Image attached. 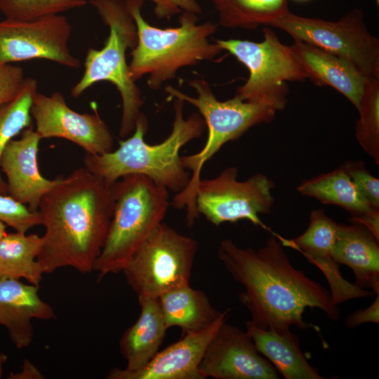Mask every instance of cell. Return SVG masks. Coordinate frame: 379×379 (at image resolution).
<instances>
[{
	"label": "cell",
	"instance_id": "cell-31",
	"mask_svg": "<svg viewBox=\"0 0 379 379\" xmlns=\"http://www.w3.org/2000/svg\"><path fill=\"white\" fill-rule=\"evenodd\" d=\"M25 79L22 67L11 63L0 65V107L18 96Z\"/></svg>",
	"mask_w": 379,
	"mask_h": 379
},
{
	"label": "cell",
	"instance_id": "cell-38",
	"mask_svg": "<svg viewBox=\"0 0 379 379\" xmlns=\"http://www.w3.org/2000/svg\"><path fill=\"white\" fill-rule=\"evenodd\" d=\"M378 7H379V0H375Z\"/></svg>",
	"mask_w": 379,
	"mask_h": 379
},
{
	"label": "cell",
	"instance_id": "cell-11",
	"mask_svg": "<svg viewBox=\"0 0 379 379\" xmlns=\"http://www.w3.org/2000/svg\"><path fill=\"white\" fill-rule=\"evenodd\" d=\"M237 177V168L230 166L213 178L201 179L196 192L199 215L215 226L246 220L265 229L260 215L272 211L274 182L262 173L244 181Z\"/></svg>",
	"mask_w": 379,
	"mask_h": 379
},
{
	"label": "cell",
	"instance_id": "cell-19",
	"mask_svg": "<svg viewBox=\"0 0 379 379\" xmlns=\"http://www.w3.org/2000/svg\"><path fill=\"white\" fill-rule=\"evenodd\" d=\"M378 241L360 224H339L333 251L335 260L353 272L354 284L361 288H371L376 295L379 294Z\"/></svg>",
	"mask_w": 379,
	"mask_h": 379
},
{
	"label": "cell",
	"instance_id": "cell-35",
	"mask_svg": "<svg viewBox=\"0 0 379 379\" xmlns=\"http://www.w3.org/2000/svg\"><path fill=\"white\" fill-rule=\"evenodd\" d=\"M8 360V357L6 354L0 352V378H1L4 373V366Z\"/></svg>",
	"mask_w": 379,
	"mask_h": 379
},
{
	"label": "cell",
	"instance_id": "cell-13",
	"mask_svg": "<svg viewBox=\"0 0 379 379\" xmlns=\"http://www.w3.org/2000/svg\"><path fill=\"white\" fill-rule=\"evenodd\" d=\"M31 115L35 121V131L41 139H66L89 154L113 150L114 136L99 114L96 112L88 114L73 110L60 92L49 96L36 92Z\"/></svg>",
	"mask_w": 379,
	"mask_h": 379
},
{
	"label": "cell",
	"instance_id": "cell-24",
	"mask_svg": "<svg viewBox=\"0 0 379 379\" xmlns=\"http://www.w3.org/2000/svg\"><path fill=\"white\" fill-rule=\"evenodd\" d=\"M41 244L36 234L6 233L0 241V279H23L39 286L44 274L37 260Z\"/></svg>",
	"mask_w": 379,
	"mask_h": 379
},
{
	"label": "cell",
	"instance_id": "cell-30",
	"mask_svg": "<svg viewBox=\"0 0 379 379\" xmlns=\"http://www.w3.org/2000/svg\"><path fill=\"white\" fill-rule=\"evenodd\" d=\"M342 166L372 205L379 208V180L366 168L362 161H347Z\"/></svg>",
	"mask_w": 379,
	"mask_h": 379
},
{
	"label": "cell",
	"instance_id": "cell-2",
	"mask_svg": "<svg viewBox=\"0 0 379 379\" xmlns=\"http://www.w3.org/2000/svg\"><path fill=\"white\" fill-rule=\"evenodd\" d=\"M109 185L84 168L74 171L41 198L38 211L45 227L37 260L44 274L70 267L93 271L113 215Z\"/></svg>",
	"mask_w": 379,
	"mask_h": 379
},
{
	"label": "cell",
	"instance_id": "cell-12",
	"mask_svg": "<svg viewBox=\"0 0 379 379\" xmlns=\"http://www.w3.org/2000/svg\"><path fill=\"white\" fill-rule=\"evenodd\" d=\"M72 27L60 14L33 20L0 21V65L44 59L77 69L80 61L68 47Z\"/></svg>",
	"mask_w": 379,
	"mask_h": 379
},
{
	"label": "cell",
	"instance_id": "cell-32",
	"mask_svg": "<svg viewBox=\"0 0 379 379\" xmlns=\"http://www.w3.org/2000/svg\"><path fill=\"white\" fill-rule=\"evenodd\" d=\"M154 4V13L159 20H170L182 13L199 15L202 9L199 0H149Z\"/></svg>",
	"mask_w": 379,
	"mask_h": 379
},
{
	"label": "cell",
	"instance_id": "cell-5",
	"mask_svg": "<svg viewBox=\"0 0 379 379\" xmlns=\"http://www.w3.org/2000/svg\"><path fill=\"white\" fill-rule=\"evenodd\" d=\"M188 82L196 91V97L188 95L171 85L164 89L172 98L194 106L208 129V138L204 147L195 154L181 156L184 168L191 171L190 178L187 187L177 193L171 201V206L177 209L185 208L187 223L192 226L199 216L196 206V192L204 166L225 144L238 139L256 125L271 122L277 112L261 104L244 101L237 95L220 101L215 98L209 84L202 78L193 79Z\"/></svg>",
	"mask_w": 379,
	"mask_h": 379
},
{
	"label": "cell",
	"instance_id": "cell-18",
	"mask_svg": "<svg viewBox=\"0 0 379 379\" xmlns=\"http://www.w3.org/2000/svg\"><path fill=\"white\" fill-rule=\"evenodd\" d=\"M287 47L307 79L335 88L358 109L367 78L352 64L304 41H294Z\"/></svg>",
	"mask_w": 379,
	"mask_h": 379
},
{
	"label": "cell",
	"instance_id": "cell-34",
	"mask_svg": "<svg viewBox=\"0 0 379 379\" xmlns=\"http://www.w3.org/2000/svg\"><path fill=\"white\" fill-rule=\"evenodd\" d=\"M44 375L40 370L27 359H24L22 368L20 372L11 373L8 379H42Z\"/></svg>",
	"mask_w": 379,
	"mask_h": 379
},
{
	"label": "cell",
	"instance_id": "cell-14",
	"mask_svg": "<svg viewBox=\"0 0 379 379\" xmlns=\"http://www.w3.org/2000/svg\"><path fill=\"white\" fill-rule=\"evenodd\" d=\"M203 379H277V369L239 328L222 323L209 342L199 366Z\"/></svg>",
	"mask_w": 379,
	"mask_h": 379
},
{
	"label": "cell",
	"instance_id": "cell-22",
	"mask_svg": "<svg viewBox=\"0 0 379 379\" xmlns=\"http://www.w3.org/2000/svg\"><path fill=\"white\" fill-rule=\"evenodd\" d=\"M158 299L167 328L179 327L183 334L208 327L223 312L213 307L203 291L190 284L170 291Z\"/></svg>",
	"mask_w": 379,
	"mask_h": 379
},
{
	"label": "cell",
	"instance_id": "cell-37",
	"mask_svg": "<svg viewBox=\"0 0 379 379\" xmlns=\"http://www.w3.org/2000/svg\"><path fill=\"white\" fill-rule=\"evenodd\" d=\"M295 1H298V2H307V1H309L310 0H294Z\"/></svg>",
	"mask_w": 379,
	"mask_h": 379
},
{
	"label": "cell",
	"instance_id": "cell-1",
	"mask_svg": "<svg viewBox=\"0 0 379 379\" xmlns=\"http://www.w3.org/2000/svg\"><path fill=\"white\" fill-rule=\"evenodd\" d=\"M218 255L244 287L239 299L255 326L277 331H289L291 326L305 330L310 326L303 319L307 307L318 308L333 321L339 318L340 310L329 291L292 265L277 236L271 235L258 250L225 239Z\"/></svg>",
	"mask_w": 379,
	"mask_h": 379
},
{
	"label": "cell",
	"instance_id": "cell-16",
	"mask_svg": "<svg viewBox=\"0 0 379 379\" xmlns=\"http://www.w3.org/2000/svg\"><path fill=\"white\" fill-rule=\"evenodd\" d=\"M41 140L30 126L18 140H11L0 159V171L6 177L7 194L28 208L37 212L43 196L61 179L48 180L41 175L38 165L39 145Z\"/></svg>",
	"mask_w": 379,
	"mask_h": 379
},
{
	"label": "cell",
	"instance_id": "cell-6",
	"mask_svg": "<svg viewBox=\"0 0 379 379\" xmlns=\"http://www.w3.org/2000/svg\"><path fill=\"white\" fill-rule=\"evenodd\" d=\"M114 208L104 246L93 271L98 281L122 272L171 206L168 190L140 174L127 175L112 184Z\"/></svg>",
	"mask_w": 379,
	"mask_h": 379
},
{
	"label": "cell",
	"instance_id": "cell-21",
	"mask_svg": "<svg viewBox=\"0 0 379 379\" xmlns=\"http://www.w3.org/2000/svg\"><path fill=\"white\" fill-rule=\"evenodd\" d=\"M246 332L258 352L263 355L286 379H321L303 354L297 335L289 331L263 329L250 320L246 322Z\"/></svg>",
	"mask_w": 379,
	"mask_h": 379
},
{
	"label": "cell",
	"instance_id": "cell-4",
	"mask_svg": "<svg viewBox=\"0 0 379 379\" xmlns=\"http://www.w3.org/2000/svg\"><path fill=\"white\" fill-rule=\"evenodd\" d=\"M125 1L138 33V43L128 64L129 75L134 81L147 76L149 88L158 90L175 78L181 68L214 61L223 51L210 39L217 32L216 24L211 21L199 23L198 15L182 13L178 26L159 28L142 17L144 0Z\"/></svg>",
	"mask_w": 379,
	"mask_h": 379
},
{
	"label": "cell",
	"instance_id": "cell-36",
	"mask_svg": "<svg viewBox=\"0 0 379 379\" xmlns=\"http://www.w3.org/2000/svg\"><path fill=\"white\" fill-rule=\"evenodd\" d=\"M6 226L7 225L5 223L0 221V241L2 239V238L6 234Z\"/></svg>",
	"mask_w": 379,
	"mask_h": 379
},
{
	"label": "cell",
	"instance_id": "cell-7",
	"mask_svg": "<svg viewBox=\"0 0 379 379\" xmlns=\"http://www.w3.org/2000/svg\"><path fill=\"white\" fill-rule=\"evenodd\" d=\"M89 3L109 27V35L102 48L88 49L83 77L72 88L71 95L77 98L98 82L112 83L121 99L119 135L125 138L133 132L144 104L139 87L130 77L126 58V51L137 45L136 26L125 1L89 0Z\"/></svg>",
	"mask_w": 379,
	"mask_h": 379
},
{
	"label": "cell",
	"instance_id": "cell-8",
	"mask_svg": "<svg viewBox=\"0 0 379 379\" xmlns=\"http://www.w3.org/2000/svg\"><path fill=\"white\" fill-rule=\"evenodd\" d=\"M263 39L255 42L241 39H215L248 70L249 77L235 95L244 101L261 104L277 112L287 105V82L304 81L305 73L268 26L262 28Z\"/></svg>",
	"mask_w": 379,
	"mask_h": 379
},
{
	"label": "cell",
	"instance_id": "cell-26",
	"mask_svg": "<svg viewBox=\"0 0 379 379\" xmlns=\"http://www.w3.org/2000/svg\"><path fill=\"white\" fill-rule=\"evenodd\" d=\"M36 92V80L26 78L18 96L0 107V159L8 142L24 129L32 125L31 107ZM0 194L8 195L6 183L1 174Z\"/></svg>",
	"mask_w": 379,
	"mask_h": 379
},
{
	"label": "cell",
	"instance_id": "cell-27",
	"mask_svg": "<svg viewBox=\"0 0 379 379\" xmlns=\"http://www.w3.org/2000/svg\"><path fill=\"white\" fill-rule=\"evenodd\" d=\"M355 137L365 152L379 164V78L367 79L358 108Z\"/></svg>",
	"mask_w": 379,
	"mask_h": 379
},
{
	"label": "cell",
	"instance_id": "cell-10",
	"mask_svg": "<svg viewBox=\"0 0 379 379\" xmlns=\"http://www.w3.org/2000/svg\"><path fill=\"white\" fill-rule=\"evenodd\" d=\"M268 27L281 29L294 41L309 43L348 61L367 79L379 78V39L368 31L359 8L338 21L289 12Z\"/></svg>",
	"mask_w": 379,
	"mask_h": 379
},
{
	"label": "cell",
	"instance_id": "cell-25",
	"mask_svg": "<svg viewBox=\"0 0 379 379\" xmlns=\"http://www.w3.org/2000/svg\"><path fill=\"white\" fill-rule=\"evenodd\" d=\"M219 25L230 29H255L291 12L287 0H211Z\"/></svg>",
	"mask_w": 379,
	"mask_h": 379
},
{
	"label": "cell",
	"instance_id": "cell-28",
	"mask_svg": "<svg viewBox=\"0 0 379 379\" xmlns=\"http://www.w3.org/2000/svg\"><path fill=\"white\" fill-rule=\"evenodd\" d=\"M86 0H0L6 18L33 20L85 6Z\"/></svg>",
	"mask_w": 379,
	"mask_h": 379
},
{
	"label": "cell",
	"instance_id": "cell-15",
	"mask_svg": "<svg viewBox=\"0 0 379 379\" xmlns=\"http://www.w3.org/2000/svg\"><path fill=\"white\" fill-rule=\"evenodd\" d=\"M230 310L211 326L196 332L185 333L178 341L159 351L142 368L128 371L115 368L108 379H203L199 366L204 353L220 325L226 321Z\"/></svg>",
	"mask_w": 379,
	"mask_h": 379
},
{
	"label": "cell",
	"instance_id": "cell-17",
	"mask_svg": "<svg viewBox=\"0 0 379 379\" xmlns=\"http://www.w3.org/2000/svg\"><path fill=\"white\" fill-rule=\"evenodd\" d=\"M39 287L20 279H0V325L17 349L27 348L32 343V320L55 319L53 308L39 295Z\"/></svg>",
	"mask_w": 379,
	"mask_h": 379
},
{
	"label": "cell",
	"instance_id": "cell-3",
	"mask_svg": "<svg viewBox=\"0 0 379 379\" xmlns=\"http://www.w3.org/2000/svg\"><path fill=\"white\" fill-rule=\"evenodd\" d=\"M185 103L174 98L172 130L161 142H146L148 120L142 113L131 137L119 141L115 150L101 154H86L85 168L109 185L125 175L140 174L168 190L181 192L187 187L190 175L182 164L180 151L186 144L199 138L206 127L199 113L185 118Z\"/></svg>",
	"mask_w": 379,
	"mask_h": 379
},
{
	"label": "cell",
	"instance_id": "cell-33",
	"mask_svg": "<svg viewBox=\"0 0 379 379\" xmlns=\"http://www.w3.org/2000/svg\"><path fill=\"white\" fill-rule=\"evenodd\" d=\"M379 322V294L374 301L365 309L359 310L350 314L346 319V326L349 328H355L364 323Z\"/></svg>",
	"mask_w": 379,
	"mask_h": 379
},
{
	"label": "cell",
	"instance_id": "cell-9",
	"mask_svg": "<svg viewBox=\"0 0 379 379\" xmlns=\"http://www.w3.org/2000/svg\"><path fill=\"white\" fill-rule=\"evenodd\" d=\"M197 249L194 238L162 222L122 272L138 297L158 298L170 291L190 285Z\"/></svg>",
	"mask_w": 379,
	"mask_h": 379
},
{
	"label": "cell",
	"instance_id": "cell-29",
	"mask_svg": "<svg viewBox=\"0 0 379 379\" xmlns=\"http://www.w3.org/2000/svg\"><path fill=\"white\" fill-rule=\"evenodd\" d=\"M0 221L12 227L15 232L27 233L41 225L39 211L33 212L8 195L0 194Z\"/></svg>",
	"mask_w": 379,
	"mask_h": 379
},
{
	"label": "cell",
	"instance_id": "cell-20",
	"mask_svg": "<svg viewBox=\"0 0 379 379\" xmlns=\"http://www.w3.org/2000/svg\"><path fill=\"white\" fill-rule=\"evenodd\" d=\"M140 312L137 321L122 334L120 352L126 361L128 371L147 365L159 352L168 329L159 299L138 297Z\"/></svg>",
	"mask_w": 379,
	"mask_h": 379
},
{
	"label": "cell",
	"instance_id": "cell-23",
	"mask_svg": "<svg viewBox=\"0 0 379 379\" xmlns=\"http://www.w3.org/2000/svg\"><path fill=\"white\" fill-rule=\"evenodd\" d=\"M296 190L322 204L341 207L352 215L351 220L379 209L372 206L342 166L302 180Z\"/></svg>",
	"mask_w": 379,
	"mask_h": 379
}]
</instances>
